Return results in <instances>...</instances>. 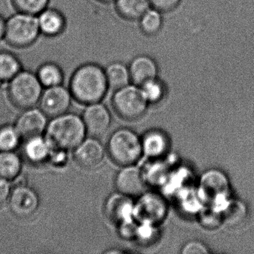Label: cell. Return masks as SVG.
I'll list each match as a JSON object with an SVG mask.
<instances>
[{"label": "cell", "mask_w": 254, "mask_h": 254, "mask_svg": "<svg viewBox=\"0 0 254 254\" xmlns=\"http://www.w3.org/2000/svg\"><path fill=\"white\" fill-rule=\"evenodd\" d=\"M108 87L105 69L97 63L90 62L81 65L71 76V94L84 105L100 102Z\"/></svg>", "instance_id": "6da1fadb"}, {"label": "cell", "mask_w": 254, "mask_h": 254, "mask_svg": "<svg viewBox=\"0 0 254 254\" xmlns=\"http://www.w3.org/2000/svg\"><path fill=\"white\" fill-rule=\"evenodd\" d=\"M86 127L83 119L73 114L55 117L47 127V139L53 148L75 149L84 140Z\"/></svg>", "instance_id": "7a4b0ae2"}, {"label": "cell", "mask_w": 254, "mask_h": 254, "mask_svg": "<svg viewBox=\"0 0 254 254\" xmlns=\"http://www.w3.org/2000/svg\"><path fill=\"white\" fill-rule=\"evenodd\" d=\"M42 87L37 74L21 70L8 83V96L11 103L22 110L34 108L41 99Z\"/></svg>", "instance_id": "3957f363"}, {"label": "cell", "mask_w": 254, "mask_h": 254, "mask_svg": "<svg viewBox=\"0 0 254 254\" xmlns=\"http://www.w3.org/2000/svg\"><path fill=\"white\" fill-rule=\"evenodd\" d=\"M40 35L41 30L36 15L14 13L6 20L4 39L11 47H29L38 40Z\"/></svg>", "instance_id": "277c9868"}, {"label": "cell", "mask_w": 254, "mask_h": 254, "mask_svg": "<svg viewBox=\"0 0 254 254\" xmlns=\"http://www.w3.org/2000/svg\"><path fill=\"white\" fill-rule=\"evenodd\" d=\"M142 151V144L137 135L127 129L117 130L108 142L110 156L120 166H130L136 163Z\"/></svg>", "instance_id": "5b68a950"}, {"label": "cell", "mask_w": 254, "mask_h": 254, "mask_svg": "<svg viewBox=\"0 0 254 254\" xmlns=\"http://www.w3.org/2000/svg\"><path fill=\"white\" fill-rule=\"evenodd\" d=\"M113 104L117 114L128 120H137L143 115L148 100L139 86L127 85L116 91Z\"/></svg>", "instance_id": "8992f818"}, {"label": "cell", "mask_w": 254, "mask_h": 254, "mask_svg": "<svg viewBox=\"0 0 254 254\" xmlns=\"http://www.w3.org/2000/svg\"><path fill=\"white\" fill-rule=\"evenodd\" d=\"M71 92L62 85L47 87L40 99L41 110L47 117H55L66 114L71 105Z\"/></svg>", "instance_id": "52a82bcc"}, {"label": "cell", "mask_w": 254, "mask_h": 254, "mask_svg": "<svg viewBox=\"0 0 254 254\" xmlns=\"http://www.w3.org/2000/svg\"><path fill=\"white\" fill-rule=\"evenodd\" d=\"M10 208L20 218L32 216L39 207V197L35 190L26 186H17L10 194Z\"/></svg>", "instance_id": "ba28073f"}, {"label": "cell", "mask_w": 254, "mask_h": 254, "mask_svg": "<svg viewBox=\"0 0 254 254\" xmlns=\"http://www.w3.org/2000/svg\"><path fill=\"white\" fill-rule=\"evenodd\" d=\"M47 117L41 110L34 108L26 110L19 117L16 124L19 134L26 139L41 136L48 126Z\"/></svg>", "instance_id": "9c48e42d"}, {"label": "cell", "mask_w": 254, "mask_h": 254, "mask_svg": "<svg viewBox=\"0 0 254 254\" xmlns=\"http://www.w3.org/2000/svg\"><path fill=\"white\" fill-rule=\"evenodd\" d=\"M86 130L93 137L103 136L111 125V115L104 105L95 103L89 105L83 116Z\"/></svg>", "instance_id": "30bf717a"}, {"label": "cell", "mask_w": 254, "mask_h": 254, "mask_svg": "<svg viewBox=\"0 0 254 254\" xmlns=\"http://www.w3.org/2000/svg\"><path fill=\"white\" fill-rule=\"evenodd\" d=\"M75 149V162L86 169H93L99 166L105 155L103 146L94 137L84 139Z\"/></svg>", "instance_id": "8fae6325"}, {"label": "cell", "mask_w": 254, "mask_h": 254, "mask_svg": "<svg viewBox=\"0 0 254 254\" xmlns=\"http://www.w3.org/2000/svg\"><path fill=\"white\" fill-rule=\"evenodd\" d=\"M228 191V181L221 172L210 170L202 176L200 192L206 201L214 202L223 198Z\"/></svg>", "instance_id": "7c38bea8"}, {"label": "cell", "mask_w": 254, "mask_h": 254, "mask_svg": "<svg viewBox=\"0 0 254 254\" xmlns=\"http://www.w3.org/2000/svg\"><path fill=\"white\" fill-rule=\"evenodd\" d=\"M116 186L122 194L136 196L143 192L145 183L139 169L127 166L119 172L116 179Z\"/></svg>", "instance_id": "4fadbf2b"}, {"label": "cell", "mask_w": 254, "mask_h": 254, "mask_svg": "<svg viewBox=\"0 0 254 254\" xmlns=\"http://www.w3.org/2000/svg\"><path fill=\"white\" fill-rule=\"evenodd\" d=\"M128 68L132 82L139 87L157 78L158 75L157 63L147 56H139L133 59Z\"/></svg>", "instance_id": "5bb4252c"}, {"label": "cell", "mask_w": 254, "mask_h": 254, "mask_svg": "<svg viewBox=\"0 0 254 254\" xmlns=\"http://www.w3.org/2000/svg\"><path fill=\"white\" fill-rule=\"evenodd\" d=\"M41 33L56 36L64 30L66 18L63 12L56 8H47L38 17Z\"/></svg>", "instance_id": "9a60e30c"}, {"label": "cell", "mask_w": 254, "mask_h": 254, "mask_svg": "<svg viewBox=\"0 0 254 254\" xmlns=\"http://www.w3.org/2000/svg\"><path fill=\"white\" fill-rule=\"evenodd\" d=\"M26 140L24 153L29 161L33 163H41L49 159L53 147L48 139L38 136Z\"/></svg>", "instance_id": "2e32d148"}, {"label": "cell", "mask_w": 254, "mask_h": 254, "mask_svg": "<svg viewBox=\"0 0 254 254\" xmlns=\"http://www.w3.org/2000/svg\"><path fill=\"white\" fill-rule=\"evenodd\" d=\"M131 209V203L126 194L111 196L107 201L105 210L109 219L115 222L124 221Z\"/></svg>", "instance_id": "e0dca14e"}, {"label": "cell", "mask_w": 254, "mask_h": 254, "mask_svg": "<svg viewBox=\"0 0 254 254\" xmlns=\"http://www.w3.org/2000/svg\"><path fill=\"white\" fill-rule=\"evenodd\" d=\"M108 86L114 90H119L128 85L130 79L128 66L122 62L109 64L105 69Z\"/></svg>", "instance_id": "ac0fdd59"}, {"label": "cell", "mask_w": 254, "mask_h": 254, "mask_svg": "<svg viewBox=\"0 0 254 254\" xmlns=\"http://www.w3.org/2000/svg\"><path fill=\"white\" fill-rule=\"evenodd\" d=\"M115 3L119 14L130 20H139L151 8L149 0H115Z\"/></svg>", "instance_id": "d6986e66"}, {"label": "cell", "mask_w": 254, "mask_h": 254, "mask_svg": "<svg viewBox=\"0 0 254 254\" xmlns=\"http://www.w3.org/2000/svg\"><path fill=\"white\" fill-rule=\"evenodd\" d=\"M5 50L0 51V81L9 82L22 70L23 65L14 52Z\"/></svg>", "instance_id": "ffe728a7"}, {"label": "cell", "mask_w": 254, "mask_h": 254, "mask_svg": "<svg viewBox=\"0 0 254 254\" xmlns=\"http://www.w3.org/2000/svg\"><path fill=\"white\" fill-rule=\"evenodd\" d=\"M37 76L43 87H51L62 85L64 81L63 67L55 62H47L40 66Z\"/></svg>", "instance_id": "44dd1931"}, {"label": "cell", "mask_w": 254, "mask_h": 254, "mask_svg": "<svg viewBox=\"0 0 254 254\" xmlns=\"http://www.w3.org/2000/svg\"><path fill=\"white\" fill-rule=\"evenodd\" d=\"M22 162L12 151H0V177L11 181L20 175Z\"/></svg>", "instance_id": "7402d4cb"}, {"label": "cell", "mask_w": 254, "mask_h": 254, "mask_svg": "<svg viewBox=\"0 0 254 254\" xmlns=\"http://www.w3.org/2000/svg\"><path fill=\"white\" fill-rule=\"evenodd\" d=\"M142 144L144 152L151 157H158L167 151V139L160 131H151L148 133L144 138Z\"/></svg>", "instance_id": "603a6c76"}, {"label": "cell", "mask_w": 254, "mask_h": 254, "mask_svg": "<svg viewBox=\"0 0 254 254\" xmlns=\"http://www.w3.org/2000/svg\"><path fill=\"white\" fill-rule=\"evenodd\" d=\"M247 208L242 202L234 200L228 203L221 214L222 221L230 227H238L245 221Z\"/></svg>", "instance_id": "cb8c5ba5"}, {"label": "cell", "mask_w": 254, "mask_h": 254, "mask_svg": "<svg viewBox=\"0 0 254 254\" xmlns=\"http://www.w3.org/2000/svg\"><path fill=\"white\" fill-rule=\"evenodd\" d=\"M161 11L155 8H148L142 17L139 19V26L144 33L147 35H155L161 29L163 26V17Z\"/></svg>", "instance_id": "d4e9b609"}, {"label": "cell", "mask_w": 254, "mask_h": 254, "mask_svg": "<svg viewBox=\"0 0 254 254\" xmlns=\"http://www.w3.org/2000/svg\"><path fill=\"white\" fill-rule=\"evenodd\" d=\"M16 127L6 126L0 128V151H12L20 142V138Z\"/></svg>", "instance_id": "484cf974"}, {"label": "cell", "mask_w": 254, "mask_h": 254, "mask_svg": "<svg viewBox=\"0 0 254 254\" xmlns=\"http://www.w3.org/2000/svg\"><path fill=\"white\" fill-rule=\"evenodd\" d=\"M18 12L39 15L48 7L50 0H12Z\"/></svg>", "instance_id": "4316f807"}, {"label": "cell", "mask_w": 254, "mask_h": 254, "mask_svg": "<svg viewBox=\"0 0 254 254\" xmlns=\"http://www.w3.org/2000/svg\"><path fill=\"white\" fill-rule=\"evenodd\" d=\"M148 102H157L163 94V86L157 78L151 80L140 86Z\"/></svg>", "instance_id": "83f0119b"}, {"label": "cell", "mask_w": 254, "mask_h": 254, "mask_svg": "<svg viewBox=\"0 0 254 254\" xmlns=\"http://www.w3.org/2000/svg\"><path fill=\"white\" fill-rule=\"evenodd\" d=\"M200 221L202 225L207 228H215L222 221L221 214L218 213L213 209H208L203 210L200 215Z\"/></svg>", "instance_id": "f1b7e54d"}, {"label": "cell", "mask_w": 254, "mask_h": 254, "mask_svg": "<svg viewBox=\"0 0 254 254\" xmlns=\"http://www.w3.org/2000/svg\"><path fill=\"white\" fill-rule=\"evenodd\" d=\"M181 0H149L151 7L161 12L172 11L178 6Z\"/></svg>", "instance_id": "f546056e"}, {"label": "cell", "mask_w": 254, "mask_h": 254, "mask_svg": "<svg viewBox=\"0 0 254 254\" xmlns=\"http://www.w3.org/2000/svg\"><path fill=\"white\" fill-rule=\"evenodd\" d=\"M66 151L65 150L60 149V148H53L49 159L55 166H61V165L64 164L66 159H67Z\"/></svg>", "instance_id": "4dcf8cb0"}, {"label": "cell", "mask_w": 254, "mask_h": 254, "mask_svg": "<svg viewBox=\"0 0 254 254\" xmlns=\"http://www.w3.org/2000/svg\"><path fill=\"white\" fill-rule=\"evenodd\" d=\"M182 253L184 254H207L208 251L203 244L197 242H191L184 247Z\"/></svg>", "instance_id": "1f68e13d"}, {"label": "cell", "mask_w": 254, "mask_h": 254, "mask_svg": "<svg viewBox=\"0 0 254 254\" xmlns=\"http://www.w3.org/2000/svg\"><path fill=\"white\" fill-rule=\"evenodd\" d=\"M11 187L8 180L0 177V206H2L9 198Z\"/></svg>", "instance_id": "d6a6232c"}, {"label": "cell", "mask_w": 254, "mask_h": 254, "mask_svg": "<svg viewBox=\"0 0 254 254\" xmlns=\"http://www.w3.org/2000/svg\"><path fill=\"white\" fill-rule=\"evenodd\" d=\"M9 11H17L16 10L14 5H9V6L5 7V8L0 9V41L4 39L5 32V23H6L7 19H5L4 14H6L7 12Z\"/></svg>", "instance_id": "836d02e7"}, {"label": "cell", "mask_w": 254, "mask_h": 254, "mask_svg": "<svg viewBox=\"0 0 254 254\" xmlns=\"http://www.w3.org/2000/svg\"><path fill=\"white\" fill-rule=\"evenodd\" d=\"M99 2H103V3H109V2H115V0H98Z\"/></svg>", "instance_id": "e575fe53"}]
</instances>
